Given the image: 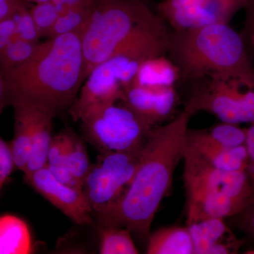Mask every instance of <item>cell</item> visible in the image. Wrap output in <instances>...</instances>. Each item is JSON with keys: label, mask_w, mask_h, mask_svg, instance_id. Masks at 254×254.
<instances>
[{"label": "cell", "mask_w": 254, "mask_h": 254, "mask_svg": "<svg viewBox=\"0 0 254 254\" xmlns=\"http://www.w3.org/2000/svg\"><path fill=\"white\" fill-rule=\"evenodd\" d=\"M195 113L189 100L173 121L152 129L131 182L113 205L97 213L101 227H125L138 237L148 238L159 205L171 188L189 124Z\"/></svg>", "instance_id": "6da1fadb"}, {"label": "cell", "mask_w": 254, "mask_h": 254, "mask_svg": "<svg viewBox=\"0 0 254 254\" xmlns=\"http://www.w3.org/2000/svg\"><path fill=\"white\" fill-rule=\"evenodd\" d=\"M2 75L9 103L24 100L55 117L70 109L86 80L81 34L48 38L31 59Z\"/></svg>", "instance_id": "7a4b0ae2"}, {"label": "cell", "mask_w": 254, "mask_h": 254, "mask_svg": "<svg viewBox=\"0 0 254 254\" xmlns=\"http://www.w3.org/2000/svg\"><path fill=\"white\" fill-rule=\"evenodd\" d=\"M168 53L181 77L235 78L254 88V66L245 38L229 24L170 32Z\"/></svg>", "instance_id": "3957f363"}, {"label": "cell", "mask_w": 254, "mask_h": 254, "mask_svg": "<svg viewBox=\"0 0 254 254\" xmlns=\"http://www.w3.org/2000/svg\"><path fill=\"white\" fill-rule=\"evenodd\" d=\"M182 158L187 225L206 219L236 216L254 199L247 172L216 168L185 143Z\"/></svg>", "instance_id": "277c9868"}, {"label": "cell", "mask_w": 254, "mask_h": 254, "mask_svg": "<svg viewBox=\"0 0 254 254\" xmlns=\"http://www.w3.org/2000/svg\"><path fill=\"white\" fill-rule=\"evenodd\" d=\"M158 14L141 0H97L81 36L86 78L132 41Z\"/></svg>", "instance_id": "5b68a950"}, {"label": "cell", "mask_w": 254, "mask_h": 254, "mask_svg": "<svg viewBox=\"0 0 254 254\" xmlns=\"http://www.w3.org/2000/svg\"><path fill=\"white\" fill-rule=\"evenodd\" d=\"M79 121L87 141L100 152L139 149L153 128L120 101L91 108Z\"/></svg>", "instance_id": "8992f818"}, {"label": "cell", "mask_w": 254, "mask_h": 254, "mask_svg": "<svg viewBox=\"0 0 254 254\" xmlns=\"http://www.w3.org/2000/svg\"><path fill=\"white\" fill-rule=\"evenodd\" d=\"M146 60L136 53L122 52L95 66L70 108L74 121H79L83 114L95 107L121 101L125 88L134 81L140 65Z\"/></svg>", "instance_id": "52a82bcc"}, {"label": "cell", "mask_w": 254, "mask_h": 254, "mask_svg": "<svg viewBox=\"0 0 254 254\" xmlns=\"http://www.w3.org/2000/svg\"><path fill=\"white\" fill-rule=\"evenodd\" d=\"M143 146L131 151L100 152L82 185L93 211H103L121 196L136 173Z\"/></svg>", "instance_id": "ba28073f"}, {"label": "cell", "mask_w": 254, "mask_h": 254, "mask_svg": "<svg viewBox=\"0 0 254 254\" xmlns=\"http://www.w3.org/2000/svg\"><path fill=\"white\" fill-rule=\"evenodd\" d=\"M197 86L190 101L195 111L215 115L222 123L254 124V88L235 78L213 77Z\"/></svg>", "instance_id": "9c48e42d"}, {"label": "cell", "mask_w": 254, "mask_h": 254, "mask_svg": "<svg viewBox=\"0 0 254 254\" xmlns=\"http://www.w3.org/2000/svg\"><path fill=\"white\" fill-rule=\"evenodd\" d=\"M250 0H162L158 15L173 31H185L226 23L229 24Z\"/></svg>", "instance_id": "30bf717a"}, {"label": "cell", "mask_w": 254, "mask_h": 254, "mask_svg": "<svg viewBox=\"0 0 254 254\" xmlns=\"http://www.w3.org/2000/svg\"><path fill=\"white\" fill-rule=\"evenodd\" d=\"M24 178L28 185L75 223L93 224V209L81 189L60 182L46 166L24 175Z\"/></svg>", "instance_id": "8fae6325"}, {"label": "cell", "mask_w": 254, "mask_h": 254, "mask_svg": "<svg viewBox=\"0 0 254 254\" xmlns=\"http://www.w3.org/2000/svg\"><path fill=\"white\" fill-rule=\"evenodd\" d=\"M177 100L175 87L154 89L131 83L125 88L120 102L154 127L170 118Z\"/></svg>", "instance_id": "7c38bea8"}, {"label": "cell", "mask_w": 254, "mask_h": 254, "mask_svg": "<svg viewBox=\"0 0 254 254\" xmlns=\"http://www.w3.org/2000/svg\"><path fill=\"white\" fill-rule=\"evenodd\" d=\"M195 254H236L242 245L222 218H210L187 225Z\"/></svg>", "instance_id": "4fadbf2b"}, {"label": "cell", "mask_w": 254, "mask_h": 254, "mask_svg": "<svg viewBox=\"0 0 254 254\" xmlns=\"http://www.w3.org/2000/svg\"><path fill=\"white\" fill-rule=\"evenodd\" d=\"M185 145L199 153L216 168L227 172H247L248 153L245 145L225 148L200 141L187 133Z\"/></svg>", "instance_id": "5bb4252c"}, {"label": "cell", "mask_w": 254, "mask_h": 254, "mask_svg": "<svg viewBox=\"0 0 254 254\" xmlns=\"http://www.w3.org/2000/svg\"><path fill=\"white\" fill-rule=\"evenodd\" d=\"M14 107V139L10 144L15 168L23 173L29 160L33 134V110L31 103L21 100L10 102Z\"/></svg>", "instance_id": "9a60e30c"}, {"label": "cell", "mask_w": 254, "mask_h": 254, "mask_svg": "<svg viewBox=\"0 0 254 254\" xmlns=\"http://www.w3.org/2000/svg\"><path fill=\"white\" fill-rule=\"evenodd\" d=\"M32 104V103H31ZM33 105V134L29 160L23 174L28 175L46 166L53 140V114Z\"/></svg>", "instance_id": "2e32d148"}, {"label": "cell", "mask_w": 254, "mask_h": 254, "mask_svg": "<svg viewBox=\"0 0 254 254\" xmlns=\"http://www.w3.org/2000/svg\"><path fill=\"white\" fill-rule=\"evenodd\" d=\"M181 77L180 69L166 54L145 60L140 65L133 83L144 88H168L175 87Z\"/></svg>", "instance_id": "e0dca14e"}, {"label": "cell", "mask_w": 254, "mask_h": 254, "mask_svg": "<svg viewBox=\"0 0 254 254\" xmlns=\"http://www.w3.org/2000/svg\"><path fill=\"white\" fill-rule=\"evenodd\" d=\"M33 244L27 223L11 214L0 216V254H28Z\"/></svg>", "instance_id": "ac0fdd59"}, {"label": "cell", "mask_w": 254, "mask_h": 254, "mask_svg": "<svg viewBox=\"0 0 254 254\" xmlns=\"http://www.w3.org/2000/svg\"><path fill=\"white\" fill-rule=\"evenodd\" d=\"M148 254H193V245L188 227L160 229L148 237Z\"/></svg>", "instance_id": "d6986e66"}, {"label": "cell", "mask_w": 254, "mask_h": 254, "mask_svg": "<svg viewBox=\"0 0 254 254\" xmlns=\"http://www.w3.org/2000/svg\"><path fill=\"white\" fill-rule=\"evenodd\" d=\"M247 132V128H240L233 124L222 123L206 129L189 128L187 133L193 138L210 144L235 148L245 145Z\"/></svg>", "instance_id": "ffe728a7"}, {"label": "cell", "mask_w": 254, "mask_h": 254, "mask_svg": "<svg viewBox=\"0 0 254 254\" xmlns=\"http://www.w3.org/2000/svg\"><path fill=\"white\" fill-rule=\"evenodd\" d=\"M63 133L68 168L82 186L91 165L86 146L74 132L66 129Z\"/></svg>", "instance_id": "44dd1931"}, {"label": "cell", "mask_w": 254, "mask_h": 254, "mask_svg": "<svg viewBox=\"0 0 254 254\" xmlns=\"http://www.w3.org/2000/svg\"><path fill=\"white\" fill-rule=\"evenodd\" d=\"M46 166L60 182L68 186L82 190L81 184L73 177L68 168L63 131L53 136Z\"/></svg>", "instance_id": "7402d4cb"}, {"label": "cell", "mask_w": 254, "mask_h": 254, "mask_svg": "<svg viewBox=\"0 0 254 254\" xmlns=\"http://www.w3.org/2000/svg\"><path fill=\"white\" fill-rule=\"evenodd\" d=\"M100 229V254H138L131 237V230L125 227H101Z\"/></svg>", "instance_id": "603a6c76"}, {"label": "cell", "mask_w": 254, "mask_h": 254, "mask_svg": "<svg viewBox=\"0 0 254 254\" xmlns=\"http://www.w3.org/2000/svg\"><path fill=\"white\" fill-rule=\"evenodd\" d=\"M39 43H31L20 38H13L4 51L0 54V71L8 72L19 67L28 61L35 52Z\"/></svg>", "instance_id": "cb8c5ba5"}, {"label": "cell", "mask_w": 254, "mask_h": 254, "mask_svg": "<svg viewBox=\"0 0 254 254\" xmlns=\"http://www.w3.org/2000/svg\"><path fill=\"white\" fill-rule=\"evenodd\" d=\"M93 8L71 10L60 15L48 38L68 33H80L82 36L89 22Z\"/></svg>", "instance_id": "d4e9b609"}, {"label": "cell", "mask_w": 254, "mask_h": 254, "mask_svg": "<svg viewBox=\"0 0 254 254\" xmlns=\"http://www.w3.org/2000/svg\"><path fill=\"white\" fill-rule=\"evenodd\" d=\"M40 36L48 37L60 16L52 1L35 4L30 9Z\"/></svg>", "instance_id": "484cf974"}, {"label": "cell", "mask_w": 254, "mask_h": 254, "mask_svg": "<svg viewBox=\"0 0 254 254\" xmlns=\"http://www.w3.org/2000/svg\"><path fill=\"white\" fill-rule=\"evenodd\" d=\"M11 17L16 23V38L31 43H38L41 36L26 2L16 10Z\"/></svg>", "instance_id": "4316f807"}, {"label": "cell", "mask_w": 254, "mask_h": 254, "mask_svg": "<svg viewBox=\"0 0 254 254\" xmlns=\"http://www.w3.org/2000/svg\"><path fill=\"white\" fill-rule=\"evenodd\" d=\"M14 167L10 145L0 137V192Z\"/></svg>", "instance_id": "83f0119b"}, {"label": "cell", "mask_w": 254, "mask_h": 254, "mask_svg": "<svg viewBox=\"0 0 254 254\" xmlns=\"http://www.w3.org/2000/svg\"><path fill=\"white\" fill-rule=\"evenodd\" d=\"M61 15L71 10L93 8L97 0H51Z\"/></svg>", "instance_id": "f1b7e54d"}, {"label": "cell", "mask_w": 254, "mask_h": 254, "mask_svg": "<svg viewBox=\"0 0 254 254\" xmlns=\"http://www.w3.org/2000/svg\"><path fill=\"white\" fill-rule=\"evenodd\" d=\"M236 216L238 217L239 227L254 239V199L245 210Z\"/></svg>", "instance_id": "f546056e"}, {"label": "cell", "mask_w": 254, "mask_h": 254, "mask_svg": "<svg viewBox=\"0 0 254 254\" xmlns=\"http://www.w3.org/2000/svg\"><path fill=\"white\" fill-rule=\"evenodd\" d=\"M245 145L248 153L247 173L254 190V124H252L250 128H247Z\"/></svg>", "instance_id": "4dcf8cb0"}, {"label": "cell", "mask_w": 254, "mask_h": 254, "mask_svg": "<svg viewBox=\"0 0 254 254\" xmlns=\"http://www.w3.org/2000/svg\"><path fill=\"white\" fill-rule=\"evenodd\" d=\"M24 2L22 0H0V21L11 17Z\"/></svg>", "instance_id": "1f68e13d"}, {"label": "cell", "mask_w": 254, "mask_h": 254, "mask_svg": "<svg viewBox=\"0 0 254 254\" xmlns=\"http://www.w3.org/2000/svg\"><path fill=\"white\" fill-rule=\"evenodd\" d=\"M0 36L10 39L16 37V23L12 17L0 21Z\"/></svg>", "instance_id": "d6a6232c"}, {"label": "cell", "mask_w": 254, "mask_h": 254, "mask_svg": "<svg viewBox=\"0 0 254 254\" xmlns=\"http://www.w3.org/2000/svg\"><path fill=\"white\" fill-rule=\"evenodd\" d=\"M247 11V21L246 28L247 29H254V0H250L246 6Z\"/></svg>", "instance_id": "836d02e7"}, {"label": "cell", "mask_w": 254, "mask_h": 254, "mask_svg": "<svg viewBox=\"0 0 254 254\" xmlns=\"http://www.w3.org/2000/svg\"><path fill=\"white\" fill-rule=\"evenodd\" d=\"M8 100L7 91H6V85L2 73L0 71V115L4 109L5 103Z\"/></svg>", "instance_id": "e575fe53"}, {"label": "cell", "mask_w": 254, "mask_h": 254, "mask_svg": "<svg viewBox=\"0 0 254 254\" xmlns=\"http://www.w3.org/2000/svg\"><path fill=\"white\" fill-rule=\"evenodd\" d=\"M246 41H248L249 46L254 56V29H247L245 28Z\"/></svg>", "instance_id": "d590c367"}, {"label": "cell", "mask_w": 254, "mask_h": 254, "mask_svg": "<svg viewBox=\"0 0 254 254\" xmlns=\"http://www.w3.org/2000/svg\"><path fill=\"white\" fill-rule=\"evenodd\" d=\"M12 39L0 36V54L4 51L5 48L8 46V45L9 44L10 42H11Z\"/></svg>", "instance_id": "8d00e7d4"}, {"label": "cell", "mask_w": 254, "mask_h": 254, "mask_svg": "<svg viewBox=\"0 0 254 254\" xmlns=\"http://www.w3.org/2000/svg\"><path fill=\"white\" fill-rule=\"evenodd\" d=\"M25 2H33L34 4H39V3L47 2V1H51V0H22Z\"/></svg>", "instance_id": "74e56055"}, {"label": "cell", "mask_w": 254, "mask_h": 254, "mask_svg": "<svg viewBox=\"0 0 254 254\" xmlns=\"http://www.w3.org/2000/svg\"><path fill=\"white\" fill-rule=\"evenodd\" d=\"M247 254H254V250H249L248 252H246Z\"/></svg>", "instance_id": "f35d334b"}, {"label": "cell", "mask_w": 254, "mask_h": 254, "mask_svg": "<svg viewBox=\"0 0 254 254\" xmlns=\"http://www.w3.org/2000/svg\"><path fill=\"white\" fill-rule=\"evenodd\" d=\"M141 1H144V2L146 3L147 4V1H148V0H141Z\"/></svg>", "instance_id": "ab89813d"}]
</instances>
